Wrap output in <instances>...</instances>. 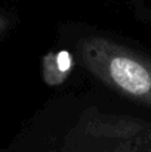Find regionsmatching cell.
Returning <instances> with one entry per match:
<instances>
[{
  "label": "cell",
  "mask_w": 151,
  "mask_h": 152,
  "mask_svg": "<svg viewBox=\"0 0 151 152\" xmlns=\"http://www.w3.org/2000/svg\"><path fill=\"white\" fill-rule=\"evenodd\" d=\"M74 68V58L68 50L49 52L42 59V77L48 86L62 84Z\"/></svg>",
  "instance_id": "obj_2"
},
{
  "label": "cell",
  "mask_w": 151,
  "mask_h": 152,
  "mask_svg": "<svg viewBox=\"0 0 151 152\" xmlns=\"http://www.w3.org/2000/svg\"><path fill=\"white\" fill-rule=\"evenodd\" d=\"M7 27H9V19H7L4 15H1V13H0V34H1Z\"/></svg>",
  "instance_id": "obj_5"
},
{
  "label": "cell",
  "mask_w": 151,
  "mask_h": 152,
  "mask_svg": "<svg viewBox=\"0 0 151 152\" xmlns=\"http://www.w3.org/2000/svg\"><path fill=\"white\" fill-rule=\"evenodd\" d=\"M123 127L151 148V123L138 118H120Z\"/></svg>",
  "instance_id": "obj_3"
},
{
  "label": "cell",
  "mask_w": 151,
  "mask_h": 152,
  "mask_svg": "<svg viewBox=\"0 0 151 152\" xmlns=\"http://www.w3.org/2000/svg\"><path fill=\"white\" fill-rule=\"evenodd\" d=\"M133 10H135L138 18H141L142 21H145L147 24L151 25V1L136 0L133 3Z\"/></svg>",
  "instance_id": "obj_4"
},
{
  "label": "cell",
  "mask_w": 151,
  "mask_h": 152,
  "mask_svg": "<svg viewBox=\"0 0 151 152\" xmlns=\"http://www.w3.org/2000/svg\"><path fill=\"white\" fill-rule=\"evenodd\" d=\"M86 69L101 83L151 109V56L113 39L85 37L77 45Z\"/></svg>",
  "instance_id": "obj_1"
}]
</instances>
